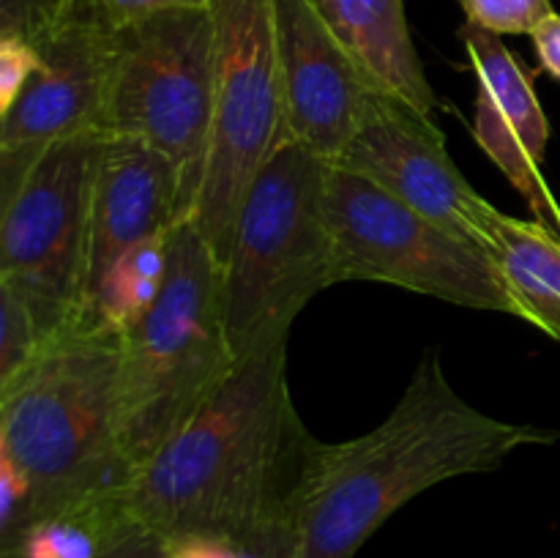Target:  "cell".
Returning a JSON list of instances; mask_svg holds the SVG:
<instances>
[{
  "label": "cell",
  "mask_w": 560,
  "mask_h": 558,
  "mask_svg": "<svg viewBox=\"0 0 560 558\" xmlns=\"http://www.w3.org/2000/svg\"><path fill=\"white\" fill-rule=\"evenodd\" d=\"M142 534L148 528L126 501L124 487L49 514L3 547L0 558H107Z\"/></svg>",
  "instance_id": "cell-16"
},
{
  "label": "cell",
  "mask_w": 560,
  "mask_h": 558,
  "mask_svg": "<svg viewBox=\"0 0 560 558\" xmlns=\"http://www.w3.org/2000/svg\"><path fill=\"white\" fill-rule=\"evenodd\" d=\"M334 164L372 181L399 202L481 249L490 200L468 184L432 115L381 91L364 124Z\"/></svg>",
  "instance_id": "cell-11"
},
{
  "label": "cell",
  "mask_w": 560,
  "mask_h": 558,
  "mask_svg": "<svg viewBox=\"0 0 560 558\" xmlns=\"http://www.w3.org/2000/svg\"><path fill=\"white\" fill-rule=\"evenodd\" d=\"M120 361L124 332L80 321L0 388V460L31 487L27 528L131 481L120 441Z\"/></svg>",
  "instance_id": "cell-3"
},
{
  "label": "cell",
  "mask_w": 560,
  "mask_h": 558,
  "mask_svg": "<svg viewBox=\"0 0 560 558\" xmlns=\"http://www.w3.org/2000/svg\"><path fill=\"white\" fill-rule=\"evenodd\" d=\"M315 435L288 383V342L246 356L135 470L126 501L164 542L228 536L249 545L295 501Z\"/></svg>",
  "instance_id": "cell-1"
},
{
  "label": "cell",
  "mask_w": 560,
  "mask_h": 558,
  "mask_svg": "<svg viewBox=\"0 0 560 558\" xmlns=\"http://www.w3.org/2000/svg\"><path fill=\"white\" fill-rule=\"evenodd\" d=\"M170 233L140 241L115 257L88 301L85 321L129 332L151 310L167 277Z\"/></svg>",
  "instance_id": "cell-18"
},
{
  "label": "cell",
  "mask_w": 560,
  "mask_h": 558,
  "mask_svg": "<svg viewBox=\"0 0 560 558\" xmlns=\"http://www.w3.org/2000/svg\"><path fill=\"white\" fill-rule=\"evenodd\" d=\"M77 0H0V36L38 44L74 11Z\"/></svg>",
  "instance_id": "cell-22"
},
{
  "label": "cell",
  "mask_w": 560,
  "mask_h": 558,
  "mask_svg": "<svg viewBox=\"0 0 560 558\" xmlns=\"http://www.w3.org/2000/svg\"><path fill=\"white\" fill-rule=\"evenodd\" d=\"M27 301L9 284H0V388L11 386L49 342Z\"/></svg>",
  "instance_id": "cell-20"
},
{
  "label": "cell",
  "mask_w": 560,
  "mask_h": 558,
  "mask_svg": "<svg viewBox=\"0 0 560 558\" xmlns=\"http://www.w3.org/2000/svg\"><path fill=\"white\" fill-rule=\"evenodd\" d=\"M107 558H164V539L148 531V534L137 536L129 545L120 547V550L109 553Z\"/></svg>",
  "instance_id": "cell-27"
},
{
  "label": "cell",
  "mask_w": 560,
  "mask_h": 558,
  "mask_svg": "<svg viewBox=\"0 0 560 558\" xmlns=\"http://www.w3.org/2000/svg\"><path fill=\"white\" fill-rule=\"evenodd\" d=\"M326 213L339 282H383L468 310L514 315L495 266L470 241L331 164Z\"/></svg>",
  "instance_id": "cell-8"
},
{
  "label": "cell",
  "mask_w": 560,
  "mask_h": 558,
  "mask_svg": "<svg viewBox=\"0 0 560 558\" xmlns=\"http://www.w3.org/2000/svg\"><path fill=\"white\" fill-rule=\"evenodd\" d=\"M556 441V432L485 414L427 350L402 397L370 432L342 443H312L295 492V558H355L394 512L448 479L492 474L517 449Z\"/></svg>",
  "instance_id": "cell-2"
},
{
  "label": "cell",
  "mask_w": 560,
  "mask_h": 558,
  "mask_svg": "<svg viewBox=\"0 0 560 558\" xmlns=\"http://www.w3.org/2000/svg\"><path fill=\"white\" fill-rule=\"evenodd\" d=\"M312 3L383 91L432 115L438 96L421 66L405 0H312Z\"/></svg>",
  "instance_id": "cell-14"
},
{
  "label": "cell",
  "mask_w": 560,
  "mask_h": 558,
  "mask_svg": "<svg viewBox=\"0 0 560 558\" xmlns=\"http://www.w3.org/2000/svg\"><path fill=\"white\" fill-rule=\"evenodd\" d=\"M481 249L495 266L514 317L560 342V233L492 208Z\"/></svg>",
  "instance_id": "cell-15"
},
{
  "label": "cell",
  "mask_w": 560,
  "mask_h": 558,
  "mask_svg": "<svg viewBox=\"0 0 560 558\" xmlns=\"http://www.w3.org/2000/svg\"><path fill=\"white\" fill-rule=\"evenodd\" d=\"M42 49L20 36H0V115L42 69Z\"/></svg>",
  "instance_id": "cell-23"
},
{
  "label": "cell",
  "mask_w": 560,
  "mask_h": 558,
  "mask_svg": "<svg viewBox=\"0 0 560 558\" xmlns=\"http://www.w3.org/2000/svg\"><path fill=\"white\" fill-rule=\"evenodd\" d=\"M470 131H474V140L479 142L481 151L495 162V167L506 175L509 184L528 202L536 222L560 233V206L552 197L545 175H541V164L530 156V151L520 140L517 131L512 129V124L503 118L501 109L481 91H476Z\"/></svg>",
  "instance_id": "cell-19"
},
{
  "label": "cell",
  "mask_w": 560,
  "mask_h": 558,
  "mask_svg": "<svg viewBox=\"0 0 560 558\" xmlns=\"http://www.w3.org/2000/svg\"><path fill=\"white\" fill-rule=\"evenodd\" d=\"M189 219L178 170L164 153L131 137H102L91 200L88 301L120 252L167 235Z\"/></svg>",
  "instance_id": "cell-13"
},
{
  "label": "cell",
  "mask_w": 560,
  "mask_h": 558,
  "mask_svg": "<svg viewBox=\"0 0 560 558\" xmlns=\"http://www.w3.org/2000/svg\"><path fill=\"white\" fill-rule=\"evenodd\" d=\"M217 91L211 5L170 9L115 31L102 126L156 148L178 170L189 219L206 175Z\"/></svg>",
  "instance_id": "cell-6"
},
{
  "label": "cell",
  "mask_w": 560,
  "mask_h": 558,
  "mask_svg": "<svg viewBox=\"0 0 560 558\" xmlns=\"http://www.w3.org/2000/svg\"><path fill=\"white\" fill-rule=\"evenodd\" d=\"M102 131L55 142L0 202V284L55 337L88 312L91 200Z\"/></svg>",
  "instance_id": "cell-9"
},
{
  "label": "cell",
  "mask_w": 560,
  "mask_h": 558,
  "mask_svg": "<svg viewBox=\"0 0 560 558\" xmlns=\"http://www.w3.org/2000/svg\"><path fill=\"white\" fill-rule=\"evenodd\" d=\"M164 558H268V553L257 539L246 545L228 536H180L164 542Z\"/></svg>",
  "instance_id": "cell-25"
},
{
  "label": "cell",
  "mask_w": 560,
  "mask_h": 558,
  "mask_svg": "<svg viewBox=\"0 0 560 558\" xmlns=\"http://www.w3.org/2000/svg\"><path fill=\"white\" fill-rule=\"evenodd\" d=\"M217 91L206 175L191 219L219 263L246 189L284 140L279 0H211Z\"/></svg>",
  "instance_id": "cell-7"
},
{
  "label": "cell",
  "mask_w": 560,
  "mask_h": 558,
  "mask_svg": "<svg viewBox=\"0 0 560 558\" xmlns=\"http://www.w3.org/2000/svg\"><path fill=\"white\" fill-rule=\"evenodd\" d=\"M465 49H468L470 66L476 74V91L485 93L503 118L512 124L520 140L530 151L536 162H545L547 142H550V120L541 109L536 96L534 77L523 69L517 55L503 44V36L468 25L459 27Z\"/></svg>",
  "instance_id": "cell-17"
},
{
  "label": "cell",
  "mask_w": 560,
  "mask_h": 558,
  "mask_svg": "<svg viewBox=\"0 0 560 558\" xmlns=\"http://www.w3.org/2000/svg\"><path fill=\"white\" fill-rule=\"evenodd\" d=\"M530 42H534L536 58H539L541 71L560 82V14L552 11L545 22H539L534 33H530Z\"/></svg>",
  "instance_id": "cell-26"
},
{
  "label": "cell",
  "mask_w": 560,
  "mask_h": 558,
  "mask_svg": "<svg viewBox=\"0 0 560 558\" xmlns=\"http://www.w3.org/2000/svg\"><path fill=\"white\" fill-rule=\"evenodd\" d=\"M328 167L310 148L282 140L246 189L222 260L224 332L235 361L288 342L304 306L339 284Z\"/></svg>",
  "instance_id": "cell-4"
},
{
  "label": "cell",
  "mask_w": 560,
  "mask_h": 558,
  "mask_svg": "<svg viewBox=\"0 0 560 558\" xmlns=\"http://www.w3.org/2000/svg\"><path fill=\"white\" fill-rule=\"evenodd\" d=\"M235 364L224 332L222 263L195 219H184L170 233L162 293L124 332L120 441L131 476Z\"/></svg>",
  "instance_id": "cell-5"
},
{
  "label": "cell",
  "mask_w": 560,
  "mask_h": 558,
  "mask_svg": "<svg viewBox=\"0 0 560 558\" xmlns=\"http://www.w3.org/2000/svg\"><path fill=\"white\" fill-rule=\"evenodd\" d=\"M468 25L495 36H530L552 14L550 0H459Z\"/></svg>",
  "instance_id": "cell-21"
},
{
  "label": "cell",
  "mask_w": 560,
  "mask_h": 558,
  "mask_svg": "<svg viewBox=\"0 0 560 558\" xmlns=\"http://www.w3.org/2000/svg\"><path fill=\"white\" fill-rule=\"evenodd\" d=\"M191 5H211V0H77L74 11H82L91 20L118 31L159 11L191 9Z\"/></svg>",
  "instance_id": "cell-24"
},
{
  "label": "cell",
  "mask_w": 560,
  "mask_h": 558,
  "mask_svg": "<svg viewBox=\"0 0 560 558\" xmlns=\"http://www.w3.org/2000/svg\"><path fill=\"white\" fill-rule=\"evenodd\" d=\"M42 69L0 115V202L9 200L33 164L66 137L98 131L115 31L71 11L44 42Z\"/></svg>",
  "instance_id": "cell-10"
},
{
  "label": "cell",
  "mask_w": 560,
  "mask_h": 558,
  "mask_svg": "<svg viewBox=\"0 0 560 558\" xmlns=\"http://www.w3.org/2000/svg\"><path fill=\"white\" fill-rule=\"evenodd\" d=\"M284 140L337 162L383 91L312 0H279Z\"/></svg>",
  "instance_id": "cell-12"
}]
</instances>
